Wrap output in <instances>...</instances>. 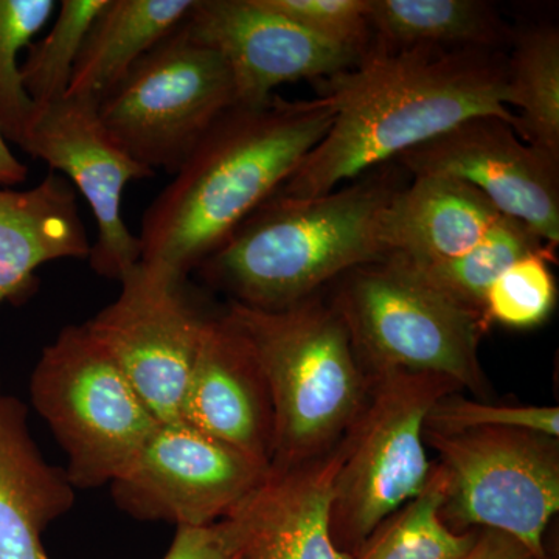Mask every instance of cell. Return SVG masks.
<instances>
[{
  "label": "cell",
  "instance_id": "5bb4252c",
  "mask_svg": "<svg viewBox=\"0 0 559 559\" xmlns=\"http://www.w3.org/2000/svg\"><path fill=\"white\" fill-rule=\"evenodd\" d=\"M182 24L226 62L240 106L264 105L282 84L329 80L360 61L266 0H194Z\"/></svg>",
  "mask_w": 559,
  "mask_h": 559
},
{
  "label": "cell",
  "instance_id": "2e32d148",
  "mask_svg": "<svg viewBox=\"0 0 559 559\" xmlns=\"http://www.w3.org/2000/svg\"><path fill=\"white\" fill-rule=\"evenodd\" d=\"M340 444L318 460L270 469L266 479L229 514L237 527L238 559H353L330 533Z\"/></svg>",
  "mask_w": 559,
  "mask_h": 559
},
{
  "label": "cell",
  "instance_id": "ac0fdd59",
  "mask_svg": "<svg viewBox=\"0 0 559 559\" xmlns=\"http://www.w3.org/2000/svg\"><path fill=\"white\" fill-rule=\"evenodd\" d=\"M75 503L66 469L33 439L27 406L0 393V559H49L43 535Z\"/></svg>",
  "mask_w": 559,
  "mask_h": 559
},
{
  "label": "cell",
  "instance_id": "9c48e42d",
  "mask_svg": "<svg viewBox=\"0 0 559 559\" xmlns=\"http://www.w3.org/2000/svg\"><path fill=\"white\" fill-rule=\"evenodd\" d=\"M235 105L226 62L180 24L98 103V116L132 159L175 175Z\"/></svg>",
  "mask_w": 559,
  "mask_h": 559
},
{
  "label": "cell",
  "instance_id": "4316f807",
  "mask_svg": "<svg viewBox=\"0 0 559 559\" xmlns=\"http://www.w3.org/2000/svg\"><path fill=\"white\" fill-rule=\"evenodd\" d=\"M547 255L549 252L524 257L492 283L485 300L488 323L528 330L549 319L557 305V283Z\"/></svg>",
  "mask_w": 559,
  "mask_h": 559
},
{
  "label": "cell",
  "instance_id": "30bf717a",
  "mask_svg": "<svg viewBox=\"0 0 559 559\" xmlns=\"http://www.w3.org/2000/svg\"><path fill=\"white\" fill-rule=\"evenodd\" d=\"M120 294L86 326L127 374L154 417L179 421L209 314L191 299L187 275L139 261Z\"/></svg>",
  "mask_w": 559,
  "mask_h": 559
},
{
  "label": "cell",
  "instance_id": "3957f363",
  "mask_svg": "<svg viewBox=\"0 0 559 559\" xmlns=\"http://www.w3.org/2000/svg\"><path fill=\"white\" fill-rule=\"evenodd\" d=\"M399 190L377 176L308 200L275 193L197 271L234 304L293 307L355 267L388 259L382 224Z\"/></svg>",
  "mask_w": 559,
  "mask_h": 559
},
{
  "label": "cell",
  "instance_id": "7402d4cb",
  "mask_svg": "<svg viewBox=\"0 0 559 559\" xmlns=\"http://www.w3.org/2000/svg\"><path fill=\"white\" fill-rule=\"evenodd\" d=\"M507 106L520 109L513 130L528 145L559 159V33L532 28L507 58Z\"/></svg>",
  "mask_w": 559,
  "mask_h": 559
},
{
  "label": "cell",
  "instance_id": "4dcf8cb0",
  "mask_svg": "<svg viewBox=\"0 0 559 559\" xmlns=\"http://www.w3.org/2000/svg\"><path fill=\"white\" fill-rule=\"evenodd\" d=\"M465 559H536L520 540L496 530H480L476 546Z\"/></svg>",
  "mask_w": 559,
  "mask_h": 559
},
{
  "label": "cell",
  "instance_id": "9a60e30c",
  "mask_svg": "<svg viewBox=\"0 0 559 559\" xmlns=\"http://www.w3.org/2000/svg\"><path fill=\"white\" fill-rule=\"evenodd\" d=\"M180 421L215 437L270 468L275 418L270 385L248 342L226 316H210Z\"/></svg>",
  "mask_w": 559,
  "mask_h": 559
},
{
  "label": "cell",
  "instance_id": "52a82bcc",
  "mask_svg": "<svg viewBox=\"0 0 559 559\" xmlns=\"http://www.w3.org/2000/svg\"><path fill=\"white\" fill-rule=\"evenodd\" d=\"M31 399L68 455L75 489L110 485L160 423L86 323L43 349Z\"/></svg>",
  "mask_w": 559,
  "mask_h": 559
},
{
  "label": "cell",
  "instance_id": "6da1fadb",
  "mask_svg": "<svg viewBox=\"0 0 559 559\" xmlns=\"http://www.w3.org/2000/svg\"><path fill=\"white\" fill-rule=\"evenodd\" d=\"M322 95L334 106L333 124L280 197L330 193L474 117L516 120L507 106V58L492 50L377 46L325 80Z\"/></svg>",
  "mask_w": 559,
  "mask_h": 559
},
{
  "label": "cell",
  "instance_id": "7c38bea8",
  "mask_svg": "<svg viewBox=\"0 0 559 559\" xmlns=\"http://www.w3.org/2000/svg\"><path fill=\"white\" fill-rule=\"evenodd\" d=\"M20 148L46 162L86 200L97 221L90 263L100 277L120 282L142 257L138 235L124 224L121 198L134 180L156 175L132 159L106 130L98 103L68 97L35 108Z\"/></svg>",
  "mask_w": 559,
  "mask_h": 559
},
{
  "label": "cell",
  "instance_id": "cb8c5ba5",
  "mask_svg": "<svg viewBox=\"0 0 559 559\" xmlns=\"http://www.w3.org/2000/svg\"><path fill=\"white\" fill-rule=\"evenodd\" d=\"M538 252H547L543 240L521 221L502 215L463 255L414 267L444 296L487 322L485 300L492 283L516 261Z\"/></svg>",
  "mask_w": 559,
  "mask_h": 559
},
{
  "label": "cell",
  "instance_id": "d6a6232c",
  "mask_svg": "<svg viewBox=\"0 0 559 559\" xmlns=\"http://www.w3.org/2000/svg\"><path fill=\"white\" fill-rule=\"evenodd\" d=\"M0 393H2V390H0Z\"/></svg>",
  "mask_w": 559,
  "mask_h": 559
},
{
  "label": "cell",
  "instance_id": "277c9868",
  "mask_svg": "<svg viewBox=\"0 0 559 559\" xmlns=\"http://www.w3.org/2000/svg\"><path fill=\"white\" fill-rule=\"evenodd\" d=\"M259 360L274 406L270 469L330 454L358 418L370 378L344 320L318 296L266 311L230 301L223 312Z\"/></svg>",
  "mask_w": 559,
  "mask_h": 559
},
{
  "label": "cell",
  "instance_id": "d4e9b609",
  "mask_svg": "<svg viewBox=\"0 0 559 559\" xmlns=\"http://www.w3.org/2000/svg\"><path fill=\"white\" fill-rule=\"evenodd\" d=\"M105 3L106 0H62L50 32L28 46L21 76L35 108L68 95L81 47Z\"/></svg>",
  "mask_w": 559,
  "mask_h": 559
},
{
  "label": "cell",
  "instance_id": "4fadbf2b",
  "mask_svg": "<svg viewBox=\"0 0 559 559\" xmlns=\"http://www.w3.org/2000/svg\"><path fill=\"white\" fill-rule=\"evenodd\" d=\"M414 176H450L547 245L559 241V159L528 145L499 117H474L399 157Z\"/></svg>",
  "mask_w": 559,
  "mask_h": 559
},
{
  "label": "cell",
  "instance_id": "8992f818",
  "mask_svg": "<svg viewBox=\"0 0 559 559\" xmlns=\"http://www.w3.org/2000/svg\"><path fill=\"white\" fill-rule=\"evenodd\" d=\"M451 393L462 389L437 374L370 378L366 404L340 443L330 506L337 549L353 557L385 518L426 488L433 465L423 439L426 417Z\"/></svg>",
  "mask_w": 559,
  "mask_h": 559
},
{
  "label": "cell",
  "instance_id": "8fae6325",
  "mask_svg": "<svg viewBox=\"0 0 559 559\" xmlns=\"http://www.w3.org/2000/svg\"><path fill=\"white\" fill-rule=\"evenodd\" d=\"M270 468L183 421L159 423L110 481L114 502L139 521L202 527L229 516Z\"/></svg>",
  "mask_w": 559,
  "mask_h": 559
},
{
  "label": "cell",
  "instance_id": "f1b7e54d",
  "mask_svg": "<svg viewBox=\"0 0 559 559\" xmlns=\"http://www.w3.org/2000/svg\"><path fill=\"white\" fill-rule=\"evenodd\" d=\"M300 27L362 60L370 51V0H266Z\"/></svg>",
  "mask_w": 559,
  "mask_h": 559
},
{
  "label": "cell",
  "instance_id": "1f68e13d",
  "mask_svg": "<svg viewBox=\"0 0 559 559\" xmlns=\"http://www.w3.org/2000/svg\"><path fill=\"white\" fill-rule=\"evenodd\" d=\"M27 176V165L14 156L9 142L0 131V187L16 186V183L24 182Z\"/></svg>",
  "mask_w": 559,
  "mask_h": 559
},
{
  "label": "cell",
  "instance_id": "83f0119b",
  "mask_svg": "<svg viewBox=\"0 0 559 559\" xmlns=\"http://www.w3.org/2000/svg\"><path fill=\"white\" fill-rule=\"evenodd\" d=\"M484 428L536 430L558 439L559 409L557 406H498L451 393L433 404L425 421V429L436 432Z\"/></svg>",
  "mask_w": 559,
  "mask_h": 559
},
{
  "label": "cell",
  "instance_id": "484cf974",
  "mask_svg": "<svg viewBox=\"0 0 559 559\" xmlns=\"http://www.w3.org/2000/svg\"><path fill=\"white\" fill-rule=\"evenodd\" d=\"M55 0H0V131L21 146L35 106L22 83L20 53L57 11Z\"/></svg>",
  "mask_w": 559,
  "mask_h": 559
},
{
  "label": "cell",
  "instance_id": "44dd1931",
  "mask_svg": "<svg viewBox=\"0 0 559 559\" xmlns=\"http://www.w3.org/2000/svg\"><path fill=\"white\" fill-rule=\"evenodd\" d=\"M370 24L389 49L496 51L509 36L495 9L477 0H370Z\"/></svg>",
  "mask_w": 559,
  "mask_h": 559
},
{
  "label": "cell",
  "instance_id": "603a6c76",
  "mask_svg": "<svg viewBox=\"0 0 559 559\" xmlns=\"http://www.w3.org/2000/svg\"><path fill=\"white\" fill-rule=\"evenodd\" d=\"M447 492L443 471L433 462L428 485L417 498L390 514L364 540L353 559H465L480 530L455 533L440 518Z\"/></svg>",
  "mask_w": 559,
  "mask_h": 559
},
{
  "label": "cell",
  "instance_id": "d6986e66",
  "mask_svg": "<svg viewBox=\"0 0 559 559\" xmlns=\"http://www.w3.org/2000/svg\"><path fill=\"white\" fill-rule=\"evenodd\" d=\"M500 216L481 191L463 180L414 176L390 201L382 238L389 257L426 266L468 252Z\"/></svg>",
  "mask_w": 559,
  "mask_h": 559
},
{
  "label": "cell",
  "instance_id": "7a4b0ae2",
  "mask_svg": "<svg viewBox=\"0 0 559 559\" xmlns=\"http://www.w3.org/2000/svg\"><path fill=\"white\" fill-rule=\"evenodd\" d=\"M333 120L325 95L227 110L143 213L140 261L189 277L299 170Z\"/></svg>",
  "mask_w": 559,
  "mask_h": 559
},
{
  "label": "cell",
  "instance_id": "e0dca14e",
  "mask_svg": "<svg viewBox=\"0 0 559 559\" xmlns=\"http://www.w3.org/2000/svg\"><path fill=\"white\" fill-rule=\"evenodd\" d=\"M91 249L79 194L61 175L28 190L0 187V307L27 300L44 264L87 260Z\"/></svg>",
  "mask_w": 559,
  "mask_h": 559
},
{
  "label": "cell",
  "instance_id": "ba28073f",
  "mask_svg": "<svg viewBox=\"0 0 559 559\" xmlns=\"http://www.w3.org/2000/svg\"><path fill=\"white\" fill-rule=\"evenodd\" d=\"M447 479L441 521L455 533L496 530L550 559L546 532L559 510V440L528 429L423 430Z\"/></svg>",
  "mask_w": 559,
  "mask_h": 559
},
{
  "label": "cell",
  "instance_id": "f546056e",
  "mask_svg": "<svg viewBox=\"0 0 559 559\" xmlns=\"http://www.w3.org/2000/svg\"><path fill=\"white\" fill-rule=\"evenodd\" d=\"M164 559H238L237 527L230 518L202 527H178Z\"/></svg>",
  "mask_w": 559,
  "mask_h": 559
},
{
  "label": "cell",
  "instance_id": "ffe728a7",
  "mask_svg": "<svg viewBox=\"0 0 559 559\" xmlns=\"http://www.w3.org/2000/svg\"><path fill=\"white\" fill-rule=\"evenodd\" d=\"M194 0H106L73 69L68 97L100 103L182 24Z\"/></svg>",
  "mask_w": 559,
  "mask_h": 559
},
{
  "label": "cell",
  "instance_id": "5b68a950",
  "mask_svg": "<svg viewBox=\"0 0 559 559\" xmlns=\"http://www.w3.org/2000/svg\"><path fill=\"white\" fill-rule=\"evenodd\" d=\"M331 304L367 377L426 373L488 400L479 360L488 325L440 293L406 261L389 257L342 275Z\"/></svg>",
  "mask_w": 559,
  "mask_h": 559
}]
</instances>
